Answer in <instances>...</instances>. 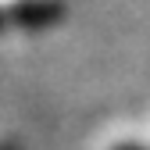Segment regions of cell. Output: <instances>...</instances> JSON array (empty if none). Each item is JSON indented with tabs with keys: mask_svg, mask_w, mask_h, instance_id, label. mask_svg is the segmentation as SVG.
Returning a JSON list of instances; mask_svg holds the SVG:
<instances>
[{
	"mask_svg": "<svg viewBox=\"0 0 150 150\" xmlns=\"http://www.w3.org/2000/svg\"><path fill=\"white\" fill-rule=\"evenodd\" d=\"M57 0H0V32L4 29H40L57 22Z\"/></svg>",
	"mask_w": 150,
	"mask_h": 150,
	"instance_id": "obj_1",
	"label": "cell"
}]
</instances>
